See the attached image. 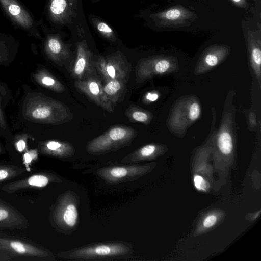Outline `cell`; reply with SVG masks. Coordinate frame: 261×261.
Segmentation results:
<instances>
[{
  "label": "cell",
  "mask_w": 261,
  "mask_h": 261,
  "mask_svg": "<svg viewBox=\"0 0 261 261\" xmlns=\"http://www.w3.org/2000/svg\"><path fill=\"white\" fill-rule=\"evenodd\" d=\"M23 114L29 120L53 125L66 123L73 118V113L66 105L40 93L26 97Z\"/></svg>",
  "instance_id": "cell-1"
},
{
  "label": "cell",
  "mask_w": 261,
  "mask_h": 261,
  "mask_svg": "<svg viewBox=\"0 0 261 261\" xmlns=\"http://www.w3.org/2000/svg\"><path fill=\"white\" fill-rule=\"evenodd\" d=\"M137 135L136 131L131 127L115 126L89 141L86 149L88 153L93 154L117 150L129 145Z\"/></svg>",
  "instance_id": "cell-2"
},
{
  "label": "cell",
  "mask_w": 261,
  "mask_h": 261,
  "mask_svg": "<svg viewBox=\"0 0 261 261\" xmlns=\"http://www.w3.org/2000/svg\"><path fill=\"white\" fill-rule=\"evenodd\" d=\"M201 114L200 103L196 97H182L174 106L168 120V126L172 132L184 134Z\"/></svg>",
  "instance_id": "cell-3"
},
{
  "label": "cell",
  "mask_w": 261,
  "mask_h": 261,
  "mask_svg": "<svg viewBox=\"0 0 261 261\" xmlns=\"http://www.w3.org/2000/svg\"><path fill=\"white\" fill-rule=\"evenodd\" d=\"M0 5L15 25L28 33L30 36L40 38L38 22L18 0H0Z\"/></svg>",
  "instance_id": "cell-4"
},
{
  "label": "cell",
  "mask_w": 261,
  "mask_h": 261,
  "mask_svg": "<svg viewBox=\"0 0 261 261\" xmlns=\"http://www.w3.org/2000/svg\"><path fill=\"white\" fill-rule=\"evenodd\" d=\"M176 60L170 57L156 56L140 60L135 68V80L142 83L155 75L174 71L177 68Z\"/></svg>",
  "instance_id": "cell-5"
},
{
  "label": "cell",
  "mask_w": 261,
  "mask_h": 261,
  "mask_svg": "<svg viewBox=\"0 0 261 261\" xmlns=\"http://www.w3.org/2000/svg\"><path fill=\"white\" fill-rule=\"evenodd\" d=\"M96 67L105 81L120 80L126 83L131 70L130 64L120 54L99 57Z\"/></svg>",
  "instance_id": "cell-6"
},
{
  "label": "cell",
  "mask_w": 261,
  "mask_h": 261,
  "mask_svg": "<svg viewBox=\"0 0 261 261\" xmlns=\"http://www.w3.org/2000/svg\"><path fill=\"white\" fill-rule=\"evenodd\" d=\"M130 248L121 243L100 244L80 248L66 253L65 258L89 259L119 256L128 253Z\"/></svg>",
  "instance_id": "cell-7"
},
{
  "label": "cell",
  "mask_w": 261,
  "mask_h": 261,
  "mask_svg": "<svg viewBox=\"0 0 261 261\" xmlns=\"http://www.w3.org/2000/svg\"><path fill=\"white\" fill-rule=\"evenodd\" d=\"M74 86L96 105L110 113L114 111V106L106 96L100 81L94 76L83 80H76Z\"/></svg>",
  "instance_id": "cell-8"
},
{
  "label": "cell",
  "mask_w": 261,
  "mask_h": 261,
  "mask_svg": "<svg viewBox=\"0 0 261 261\" xmlns=\"http://www.w3.org/2000/svg\"><path fill=\"white\" fill-rule=\"evenodd\" d=\"M230 51V47L226 45H214L207 48L197 62L195 74L199 75L211 70L222 62Z\"/></svg>",
  "instance_id": "cell-9"
},
{
  "label": "cell",
  "mask_w": 261,
  "mask_h": 261,
  "mask_svg": "<svg viewBox=\"0 0 261 261\" xmlns=\"http://www.w3.org/2000/svg\"><path fill=\"white\" fill-rule=\"evenodd\" d=\"M144 167L138 165L112 166L99 169V176L109 184L124 181L140 175L144 171Z\"/></svg>",
  "instance_id": "cell-10"
},
{
  "label": "cell",
  "mask_w": 261,
  "mask_h": 261,
  "mask_svg": "<svg viewBox=\"0 0 261 261\" xmlns=\"http://www.w3.org/2000/svg\"><path fill=\"white\" fill-rule=\"evenodd\" d=\"M159 25L163 27H180L188 24L195 15L187 9L176 6L154 15Z\"/></svg>",
  "instance_id": "cell-11"
},
{
  "label": "cell",
  "mask_w": 261,
  "mask_h": 261,
  "mask_svg": "<svg viewBox=\"0 0 261 261\" xmlns=\"http://www.w3.org/2000/svg\"><path fill=\"white\" fill-rule=\"evenodd\" d=\"M93 71L92 55L87 46L80 43L77 47L76 58L72 67V76L76 80H83L91 76Z\"/></svg>",
  "instance_id": "cell-12"
},
{
  "label": "cell",
  "mask_w": 261,
  "mask_h": 261,
  "mask_svg": "<svg viewBox=\"0 0 261 261\" xmlns=\"http://www.w3.org/2000/svg\"><path fill=\"white\" fill-rule=\"evenodd\" d=\"M248 47L250 63L260 86L261 80V41L254 31L249 30L247 33Z\"/></svg>",
  "instance_id": "cell-13"
},
{
  "label": "cell",
  "mask_w": 261,
  "mask_h": 261,
  "mask_svg": "<svg viewBox=\"0 0 261 261\" xmlns=\"http://www.w3.org/2000/svg\"><path fill=\"white\" fill-rule=\"evenodd\" d=\"M75 0H49L48 13L51 20L62 22L75 7Z\"/></svg>",
  "instance_id": "cell-14"
},
{
  "label": "cell",
  "mask_w": 261,
  "mask_h": 261,
  "mask_svg": "<svg viewBox=\"0 0 261 261\" xmlns=\"http://www.w3.org/2000/svg\"><path fill=\"white\" fill-rule=\"evenodd\" d=\"M45 48L48 56L54 61L60 62L68 57L67 49L59 39L53 35L47 36Z\"/></svg>",
  "instance_id": "cell-15"
},
{
  "label": "cell",
  "mask_w": 261,
  "mask_h": 261,
  "mask_svg": "<svg viewBox=\"0 0 261 261\" xmlns=\"http://www.w3.org/2000/svg\"><path fill=\"white\" fill-rule=\"evenodd\" d=\"M102 89L107 98L114 106L120 101L126 90V83L120 80L105 81Z\"/></svg>",
  "instance_id": "cell-16"
},
{
  "label": "cell",
  "mask_w": 261,
  "mask_h": 261,
  "mask_svg": "<svg viewBox=\"0 0 261 261\" xmlns=\"http://www.w3.org/2000/svg\"><path fill=\"white\" fill-rule=\"evenodd\" d=\"M44 148L47 153L61 158L69 157L75 153V149L71 144L62 141H48L44 143Z\"/></svg>",
  "instance_id": "cell-17"
},
{
  "label": "cell",
  "mask_w": 261,
  "mask_h": 261,
  "mask_svg": "<svg viewBox=\"0 0 261 261\" xmlns=\"http://www.w3.org/2000/svg\"><path fill=\"white\" fill-rule=\"evenodd\" d=\"M160 149V146L155 144H149L136 150L124 157L122 163H135L149 159L155 156Z\"/></svg>",
  "instance_id": "cell-18"
},
{
  "label": "cell",
  "mask_w": 261,
  "mask_h": 261,
  "mask_svg": "<svg viewBox=\"0 0 261 261\" xmlns=\"http://www.w3.org/2000/svg\"><path fill=\"white\" fill-rule=\"evenodd\" d=\"M65 198V203L62 206L60 211L61 220L65 226L72 228L76 224L78 211L75 203L71 200H67L66 196Z\"/></svg>",
  "instance_id": "cell-19"
},
{
  "label": "cell",
  "mask_w": 261,
  "mask_h": 261,
  "mask_svg": "<svg viewBox=\"0 0 261 261\" xmlns=\"http://www.w3.org/2000/svg\"><path fill=\"white\" fill-rule=\"evenodd\" d=\"M35 79L42 86L56 92L61 93L65 90L64 85L45 70L39 71L35 75Z\"/></svg>",
  "instance_id": "cell-20"
},
{
  "label": "cell",
  "mask_w": 261,
  "mask_h": 261,
  "mask_svg": "<svg viewBox=\"0 0 261 261\" xmlns=\"http://www.w3.org/2000/svg\"><path fill=\"white\" fill-rule=\"evenodd\" d=\"M125 115L132 122L149 124L153 118L152 114L142 108L130 105L125 110Z\"/></svg>",
  "instance_id": "cell-21"
},
{
  "label": "cell",
  "mask_w": 261,
  "mask_h": 261,
  "mask_svg": "<svg viewBox=\"0 0 261 261\" xmlns=\"http://www.w3.org/2000/svg\"><path fill=\"white\" fill-rule=\"evenodd\" d=\"M15 42L11 36L0 33V62L8 55L9 45Z\"/></svg>",
  "instance_id": "cell-22"
},
{
  "label": "cell",
  "mask_w": 261,
  "mask_h": 261,
  "mask_svg": "<svg viewBox=\"0 0 261 261\" xmlns=\"http://www.w3.org/2000/svg\"><path fill=\"white\" fill-rule=\"evenodd\" d=\"M49 182L48 178L44 175H36L31 176L28 180L30 185L43 187L46 186Z\"/></svg>",
  "instance_id": "cell-23"
},
{
  "label": "cell",
  "mask_w": 261,
  "mask_h": 261,
  "mask_svg": "<svg viewBox=\"0 0 261 261\" xmlns=\"http://www.w3.org/2000/svg\"><path fill=\"white\" fill-rule=\"evenodd\" d=\"M194 184L196 188L198 190H206L207 183L201 176L195 175L194 177Z\"/></svg>",
  "instance_id": "cell-24"
},
{
  "label": "cell",
  "mask_w": 261,
  "mask_h": 261,
  "mask_svg": "<svg viewBox=\"0 0 261 261\" xmlns=\"http://www.w3.org/2000/svg\"><path fill=\"white\" fill-rule=\"evenodd\" d=\"M10 246L18 253H24L27 251V248L24 244L18 241L11 242Z\"/></svg>",
  "instance_id": "cell-25"
},
{
  "label": "cell",
  "mask_w": 261,
  "mask_h": 261,
  "mask_svg": "<svg viewBox=\"0 0 261 261\" xmlns=\"http://www.w3.org/2000/svg\"><path fill=\"white\" fill-rule=\"evenodd\" d=\"M98 30L105 35L110 37L112 35L113 31L111 28L104 22H100L97 25Z\"/></svg>",
  "instance_id": "cell-26"
},
{
  "label": "cell",
  "mask_w": 261,
  "mask_h": 261,
  "mask_svg": "<svg viewBox=\"0 0 261 261\" xmlns=\"http://www.w3.org/2000/svg\"><path fill=\"white\" fill-rule=\"evenodd\" d=\"M159 95L158 93L154 91L147 92L143 98V101L145 103L154 102L158 99Z\"/></svg>",
  "instance_id": "cell-27"
},
{
  "label": "cell",
  "mask_w": 261,
  "mask_h": 261,
  "mask_svg": "<svg viewBox=\"0 0 261 261\" xmlns=\"http://www.w3.org/2000/svg\"><path fill=\"white\" fill-rule=\"evenodd\" d=\"M217 222V217L214 215H210L204 219L203 225L205 228H210L213 226Z\"/></svg>",
  "instance_id": "cell-28"
},
{
  "label": "cell",
  "mask_w": 261,
  "mask_h": 261,
  "mask_svg": "<svg viewBox=\"0 0 261 261\" xmlns=\"http://www.w3.org/2000/svg\"><path fill=\"white\" fill-rule=\"evenodd\" d=\"M233 5L237 7L247 9L248 4L247 0H229Z\"/></svg>",
  "instance_id": "cell-29"
},
{
  "label": "cell",
  "mask_w": 261,
  "mask_h": 261,
  "mask_svg": "<svg viewBox=\"0 0 261 261\" xmlns=\"http://www.w3.org/2000/svg\"><path fill=\"white\" fill-rule=\"evenodd\" d=\"M25 142L23 139H20L16 143L17 148L20 152L22 151L25 147Z\"/></svg>",
  "instance_id": "cell-30"
},
{
  "label": "cell",
  "mask_w": 261,
  "mask_h": 261,
  "mask_svg": "<svg viewBox=\"0 0 261 261\" xmlns=\"http://www.w3.org/2000/svg\"><path fill=\"white\" fill-rule=\"evenodd\" d=\"M249 122L252 127H254L256 125L255 115L254 113L251 112L249 116Z\"/></svg>",
  "instance_id": "cell-31"
},
{
  "label": "cell",
  "mask_w": 261,
  "mask_h": 261,
  "mask_svg": "<svg viewBox=\"0 0 261 261\" xmlns=\"http://www.w3.org/2000/svg\"><path fill=\"white\" fill-rule=\"evenodd\" d=\"M0 127H2V128H6L5 120L4 114L3 113V112L2 111L1 107H0Z\"/></svg>",
  "instance_id": "cell-32"
},
{
  "label": "cell",
  "mask_w": 261,
  "mask_h": 261,
  "mask_svg": "<svg viewBox=\"0 0 261 261\" xmlns=\"http://www.w3.org/2000/svg\"><path fill=\"white\" fill-rule=\"evenodd\" d=\"M8 212L4 209H0V221L8 217Z\"/></svg>",
  "instance_id": "cell-33"
},
{
  "label": "cell",
  "mask_w": 261,
  "mask_h": 261,
  "mask_svg": "<svg viewBox=\"0 0 261 261\" xmlns=\"http://www.w3.org/2000/svg\"><path fill=\"white\" fill-rule=\"evenodd\" d=\"M8 175V172L4 170H0V180L5 179Z\"/></svg>",
  "instance_id": "cell-34"
},
{
  "label": "cell",
  "mask_w": 261,
  "mask_h": 261,
  "mask_svg": "<svg viewBox=\"0 0 261 261\" xmlns=\"http://www.w3.org/2000/svg\"><path fill=\"white\" fill-rule=\"evenodd\" d=\"M25 160L27 162H29L31 161V158L28 153H26L24 155Z\"/></svg>",
  "instance_id": "cell-35"
},
{
  "label": "cell",
  "mask_w": 261,
  "mask_h": 261,
  "mask_svg": "<svg viewBox=\"0 0 261 261\" xmlns=\"http://www.w3.org/2000/svg\"><path fill=\"white\" fill-rule=\"evenodd\" d=\"M96 1V0H95Z\"/></svg>",
  "instance_id": "cell-36"
}]
</instances>
